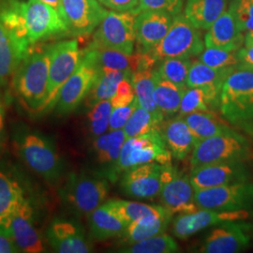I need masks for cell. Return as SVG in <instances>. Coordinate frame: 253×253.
<instances>
[{
  "label": "cell",
  "instance_id": "6da1fadb",
  "mask_svg": "<svg viewBox=\"0 0 253 253\" xmlns=\"http://www.w3.org/2000/svg\"><path fill=\"white\" fill-rule=\"evenodd\" d=\"M14 145L22 161L38 175L50 183L61 178L63 160L48 137L29 128H21L14 136Z\"/></svg>",
  "mask_w": 253,
  "mask_h": 253
},
{
  "label": "cell",
  "instance_id": "7a4b0ae2",
  "mask_svg": "<svg viewBox=\"0 0 253 253\" xmlns=\"http://www.w3.org/2000/svg\"><path fill=\"white\" fill-rule=\"evenodd\" d=\"M50 68V49L32 51L19 65L12 76L15 93L24 105L40 114L45 100Z\"/></svg>",
  "mask_w": 253,
  "mask_h": 253
},
{
  "label": "cell",
  "instance_id": "3957f363",
  "mask_svg": "<svg viewBox=\"0 0 253 253\" xmlns=\"http://www.w3.org/2000/svg\"><path fill=\"white\" fill-rule=\"evenodd\" d=\"M222 117L234 124L253 119V69L238 64L223 82L219 96Z\"/></svg>",
  "mask_w": 253,
  "mask_h": 253
},
{
  "label": "cell",
  "instance_id": "277c9868",
  "mask_svg": "<svg viewBox=\"0 0 253 253\" xmlns=\"http://www.w3.org/2000/svg\"><path fill=\"white\" fill-rule=\"evenodd\" d=\"M172 158L161 129H154L145 134L126 138L118 162L107 177L110 180H117L120 174L130 168L145 163L170 164Z\"/></svg>",
  "mask_w": 253,
  "mask_h": 253
},
{
  "label": "cell",
  "instance_id": "5b68a950",
  "mask_svg": "<svg viewBox=\"0 0 253 253\" xmlns=\"http://www.w3.org/2000/svg\"><path fill=\"white\" fill-rule=\"evenodd\" d=\"M110 184L106 175L72 172L60 190L64 203L80 216H88L108 197Z\"/></svg>",
  "mask_w": 253,
  "mask_h": 253
},
{
  "label": "cell",
  "instance_id": "8992f818",
  "mask_svg": "<svg viewBox=\"0 0 253 253\" xmlns=\"http://www.w3.org/2000/svg\"><path fill=\"white\" fill-rule=\"evenodd\" d=\"M251 155L249 142L232 130L198 141L191 152L190 167L194 170L209 164L244 162Z\"/></svg>",
  "mask_w": 253,
  "mask_h": 253
},
{
  "label": "cell",
  "instance_id": "52a82bcc",
  "mask_svg": "<svg viewBox=\"0 0 253 253\" xmlns=\"http://www.w3.org/2000/svg\"><path fill=\"white\" fill-rule=\"evenodd\" d=\"M205 47L199 29L180 13L173 17L172 26L163 40L145 53L158 62L170 57L190 58L202 54Z\"/></svg>",
  "mask_w": 253,
  "mask_h": 253
},
{
  "label": "cell",
  "instance_id": "ba28073f",
  "mask_svg": "<svg viewBox=\"0 0 253 253\" xmlns=\"http://www.w3.org/2000/svg\"><path fill=\"white\" fill-rule=\"evenodd\" d=\"M50 49L49 79L45 100L40 114L54 110L59 92L66 82L73 75L83 59V51L80 50L76 40L64 41Z\"/></svg>",
  "mask_w": 253,
  "mask_h": 253
},
{
  "label": "cell",
  "instance_id": "9c48e42d",
  "mask_svg": "<svg viewBox=\"0 0 253 253\" xmlns=\"http://www.w3.org/2000/svg\"><path fill=\"white\" fill-rule=\"evenodd\" d=\"M136 14L133 11L110 10L95 29L87 48H104L134 53Z\"/></svg>",
  "mask_w": 253,
  "mask_h": 253
},
{
  "label": "cell",
  "instance_id": "30bf717a",
  "mask_svg": "<svg viewBox=\"0 0 253 253\" xmlns=\"http://www.w3.org/2000/svg\"><path fill=\"white\" fill-rule=\"evenodd\" d=\"M175 170L172 163L138 165L122 173L120 189L124 194L136 199H157L161 195L163 185Z\"/></svg>",
  "mask_w": 253,
  "mask_h": 253
},
{
  "label": "cell",
  "instance_id": "8fae6325",
  "mask_svg": "<svg viewBox=\"0 0 253 253\" xmlns=\"http://www.w3.org/2000/svg\"><path fill=\"white\" fill-rule=\"evenodd\" d=\"M27 39L30 45L54 36H69L68 27L59 10L40 2H22Z\"/></svg>",
  "mask_w": 253,
  "mask_h": 253
},
{
  "label": "cell",
  "instance_id": "7c38bea8",
  "mask_svg": "<svg viewBox=\"0 0 253 253\" xmlns=\"http://www.w3.org/2000/svg\"><path fill=\"white\" fill-rule=\"evenodd\" d=\"M194 198L199 209L217 211L247 209L253 205V183L245 181L196 190Z\"/></svg>",
  "mask_w": 253,
  "mask_h": 253
},
{
  "label": "cell",
  "instance_id": "4fadbf2b",
  "mask_svg": "<svg viewBox=\"0 0 253 253\" xmlns=\"http://www.w3.org/2000/svg\"><path fill=\"white\" fill-rule=\"evenodd\" d=\"M60 13L69 36H87L94 32L108 10L96 0H61Z\"/></svg>",
  "mask_w": 253,
  "mask_h": 253
},
{
  "label": "cell",
  "instance_id": "5bb4252c",
  "mask_svg": "<svg viewBox=\"0 0 253 253\" xmlns=\"http://www.w3.org/2000/svg\"><path fill=\"white\" fill-rule=\"evenodd\" d=\"M98 74L99 70L83 57L78 68L59 92L54 109L55 114L67 116L78 108L82 101L87 97Z\"/></svg>",
  "mask_w": 253,
  "mask_h": 253
},
{
  "label": "cell",
  "instance_id": "9a60e30c",
  "mask_svg": "<svg viewBox=\"0 0 253 253\" xmlns=\"http://www.w3.org/2000/svg\"><path fill=\"white\" fill-rule=\"evenodd\" d=\"M250 213L246 209L233 211H217L212 209H198L190 214H180L172 221V235L179 239H187L200 231L210 226L225 222L246 220Z\"/></svg>",
  "mask_w": 253,
  "mask_h": 253
},
{
  "label": "cell",
  "instance_id": "2e32d148",
  "mask_svg": "<svg viewBox=\"0 0 253 253\" xmlns=\"http://www.w3.org/2000/svg\"><path fill=\"white\" fill-rule=\"evenodd\" d=\"M5 225L8 227L20 253L45 252V244L41 233L37 229L34 210L28 200L25 199L19 204Z\"/></svg>",
  "mask_w": 253,
  "mask_h": 253
},
{
  "label": "cell",
  "instance_id": "e0dca14e",
  "mask_svg": "<svg viewBox=\"0 0 253 253\" xmlns=\"http://www.w3.org/2000/svg\"><path fill=\"white\" fill-rule=\"evenodd\" d=\"M190 177L191 185L196 191L249 181L250 171L244 162H227L205 165L191 170Z\"/></svg>",
  "mask_w": 253,
  "mask_h": 253
},
{
  "label": "cell",
  "instance_id": "ac0fdd59",
  "mask_svg": "<svg viewBox=\"0 0 253 253\" xmlns=\"http://www.w3.org/2000/svg\"><path fill=\"white\" fill-rule=\"evenodd\" d=\"M83 57L94 65L99 71L111 69L118 71H136L152 69L156 61L145 52L126 54L118 50L104 48H86L83 51Z\"/></svg>",
  "mask_w": 253,
  "mask_h": 253
},
{
  "label": "cell",
  "instance_id": "d6986e66",
  "mask_svg": "<svg viewBox=\"0 0 253 253\" xmlns=\"http://www.w3.org/2000/svg\"><path fill=\"white\" fill-rule=\"evenodd\" d=\"M46 239L56 253H87L93 250L81 225L69 219H54L46 231Z\"/></svg>",
  "mask_w": 253,
  "mask_h": 253
},
{
  "label": "cell",
  "instance_id": "ffe728a7",
  "mask_svg": "<svg viewBox=\"0 0 253 253\" xmlns=\"http://www.w3.org/2000/svg\"><path fill=\"white\" fill-rule=\"evenodd\" d=\"M250 225L225 222L212 230L198 252L203 253H235L244 251L251 242Z\"/></svg>",
  "mask_w": 253,
  "mask_h": 253
},
{
  "label": "cell",
  "instance_id": "44dd1931",
  "mask_svg": "<svg viewBox=\"0 0 253 253\" xmlns=\"http://www.w3.org/2000/svg\"><path fill=\"white\" fill-rule=\"evenodd\" d=\"M190 175L178 172L176 169L172 176L163 185L160 195L162 206L172 215L190 214L199 208L194 198Z\"/></svg>",
  "mask_w": 253,
  "mask_h": 253
},
{
  "label": "cell",
  "instance_id": "7402d4cb",
  "mask_svg": "<svg viewBox=\"0 0 253 253\" xmlns=\"http://www.w3.org/2000/svg\"><path fill=\"white\" fill-rule=\"evenodd\" d=\"M173 17L161 10H145L136 15V42L147 52L157 45L168 33Z\"/></svg>",
  "mask_w": 253,
  "mask_h": 253
},
{
  "label": "cell",
  "instance_id": "603a6c76",
  "mask_svg": "<svg viewBox=\"0 0 253 253\" xmlns=\"http://www.w3.org/2000/svg\"><path fill=\"white\" fill-rule=\"evenodd\" d=\"M233 68L214 69L201 61L191 62L187 86L199 87L205 91L208 103L214 111L219 107V96L223 82Z\"/></svg>",
  "mask_w": 253,
  "mask_h": 253
},
{
  "label": "cell",
  "instance_id": "cb8c5ba5",
  "mask_svg": "<svg viewBox=\"0 0 253 253\" xmlns=\"http://www.w3.org/2000/svg\"><path fill=\"white\" fill-rule=\"evenodd\" d=\"M244 42V33L237 26L236 20L230 8L208 28L205 36L206 48L238 51Z\"/></svg>",
  "mask_w": 253,
  "mask_h": 253
},
{
  "label": "cell",
  "instance_id": "d4e9b609",
  "mask_svg": "<svg viewBox=\"0 0 253 253\" xmlns=\"http://www.w3.org/2000/svg\"><path fill=\"white\" fill-rule=\"evenodd\" d=\"M161 131L172 158L177 161L186 159L197 143L185 119L179 116L164 119Z\"/></svg>",
  "mask_w": 253,
  "mask_h": 253
},
{
  "label": "cell",
  "instance_id": "484cf974",
  "mask_svg": "<svg viewBox=\"0 0 253 253\" xmlns=\"http://www.w3.org/2000/svg\"><path fill=\"white\" fill-rule=\"evenodd\" d=\"M30 50V47L22 44L0 23V86L13 76Z\"/></svg>",
  "mask_w": 253,
  "mask_h": 253
},
{
  "label": "cell",
  "instance_id": "4316f807",
  "mask_svg": "<svg viewBox=\"0 0 253 253\" xmlns=\"http://www.w3.org/2000/svg\"><path fill=\"white\" fill-rule=\"evenodd\" d=\"M173 215L169 211L163 214L148 215L130 222L121 235L122 243L132 244L154 235L165 233L172 222Z\"/></svg>",
  "mask_w": 253,
  "mask_h": 253
},
{
  "label": "cell",
  "instance_id": "83f0119b",
  "mask_svg": "<svg viewBox=\"0 0 253 253\" xmlns=\"http://www.w3.org/2000/svg\"><path fill=\"white\" fill-rule=\"evenodd\" d=\"M87 217L90 236L97 241H105L121 236L127 226L105 204L96 208Z\"/></svg>",
  "mask_w": 253,
  "mask_h": 253
},
{
  "label": "cell",
  "instance_id": "f1b7e54d",
  "mask_svg": "<svg viewBox=\"0 0 253 253\" xmlns=\"http://www.w3.org/2000/svg\"><path fill=\"white\" fill-rule=\"evenodd\" d=\"M228 0H188L185 16L198 29H208L227 9Z\"/></svg>",
  "mask_w": 253,
  "mask_h": 253
},
{
  "label": "cell",
  "instance_id": "f546056e",
  "mask_svg": "<svg viewBox=\"0 0 253 253\" xmlns=\"http://www.w3.org/2000/svg\"><path fill=\"white\" fill-rule=\"evenodd\" d=\"M132 73L129 71L100 70L96 81L85 98L86 106L91 107L101 100H111L116 95L120 82L127 77H131Z\"/></svg>",
  "mask_w": 253,
  "mask_h": 253
},
{
  "label": "cell",
  "instance_id": "4dcf8cb0",
  "mask_svg": "<svg viewBox=\"0 0 253 253\" xmlns=\"http://www.w3.org/2000/svg\"><path fill=\"white\" fill-rule=\"evenodd\" d=\"M158 73L152 69H144L132 73L131 83L139 105L153 114L156 118L164 120L154 99V91Z\"/></svg>",
  "mask_w": 253,
  "mask_h": 253
},
{
  "label": "cell",
  "instance_id": "1f68e13d",
  "mask_svg": "<svg viewBox=\"0 0 253 253\" xmlns=\"http://www.w3.org/2000/svg\"><path fill=\"white\" fill-rule=\"evenodd\" d=\"M126 140V134L123 128L111 131L108 130L94 139L93 151L98 163L109 167L105 174L106 176L118 162L121 148Z\"/></svg>",
  "mask_w": 253,
  "mask_h": 253
},
{
  "label": "cell",
  "instance_id": "d6a6232c",
  "mask_svg": "<svg viewBox=\"0 0 253 253\" xmlns=\"http://www.w3.org/2000/svg\"><path fill=\"white\" fill-rule=\"evenodd\" d=\"M187 88V86H180L172 82L164 80L158 74L154 99L164 119L172 118L178 113L181 100Z\"/></svg>",
  "mask_w": 253,
  "mask_h": 253
},
{
  "label": "cell",
  "instance_id": "836d02e7",
  "mask_svg": "<svg viewBox=\"0 0 253 253\" xmlns=\"http://www.w3.org/2000/svg\"><path fill=\"white\" fill-rule=\"evenodd\" d=\"M196 141L232 131L214 112H196L183 117Z\"/></svg>",
  "mask_w": 253,
  "mask_h": 253
},
{
  "label": "cell",
  "instance_id": "e575fe53",
  "mask_svg": "<svg viewBox=\"0 0 253 253\" xmlns=\"http://www.w3.org/2000/svg\"><path fill=\"white\" fill-rule=\"evenodd\" d=\"M26 199L18 181L0 170V223L5 224L19 204Z\"/></svg>",
  "mask_w": 253,
  "mask_h": 253
},
{
  "label": "cell",
  "instance_id": "d590c367",
  "mask_svg": "<svg viewBox=\"0 0 253 253\" xmlns=\"http://www.w3.org/2000/svg\"><path fill=\"white\" fill-rule=\"evenodd\" d=\"M104 204L111 208L126 225L140 217L163 214L168 211L163 206H150L126 200H109Z\"/></svg>",
  "mask_w": 253,
  "mask_h": 253
},
{
  "label": "cell",
  "instance_id": "8d00e7d4",
  "mask_svg": "<svg viewBox=\"0 0 253 253\" xmlns=\"http://www.w3.org/2000/svg\"><path fill=\"white\" fill-rule=\"evenodd\" d=\"M178 244L172 236L163 233L132 244L124 245L119 252L125 253H172L178 252Z\"/></svg>",
  "mask_w": 253,
  "mask_h": 253
},
{
  "label": "cell",
  "instance_id": "74e56055",
  "mask_svg": "<svg viewBox=\"0 0 253 253\" xmlns=\"http://www.w3.org/2000/svg\"><path fill=\"white\" fill-rule=\"evenodd\" d=\"M163 120L156 118L153 114L142 108L139 104L126 121L123 130L126 138L145 134L154 129H161Z\"/></svg>",
  "mask_w": 253,
  "mask_h": 253
},
{
  "label": "cell",
  "instance_id": "f35d334b",
  "mask_svg": "<svg viewBox=\"0 0 253 253\" xmlns=\"http://www.w3.org/2000/svg\"><path fill=\"white\" fill-rule=\"evenodd\" d=\"M159 62L160 65L156 71L161 78L180 86H187V78L191 65L190 58L170 57Z\"/></svg>",
  "mask_w": 253,
  "mask_h": 253
},
{
  "label": "cell",
  "instance_id": "ab89813d",
  "mask_svg": "<svg viewBox=\"0 0 253 253\" xmlns=\"http://www.w3.org/2000/svg\"><path fill=\"white\" fill-rule=\"evenodd\" d=\"M113 111L111 100H101L89 107L87 113V125L94 138L108 131L109 121Z\"/></svg>",
  "mask_w": 253,
  "mask_h": 253
},
{
  "label": "cell",
  "instance_id": "60d3db41",
  "mask_svg": "<svg viewBox=\"0 0 253 253\" xmlns=\"http://www.w3.org/2000/svg\"><path fill=\"white\" fill-rule=\"evenodd\" d=\"M200 61L214 69L233 68L240 64L238 51L207 48L200 54Z\"/></svg>",
  "mask_w": 253,
  "mask_h": 253
},
{
  "label": "cell",
  "instance_id": "b9f144b4",
  "mask_svg": "<svg viewBox=\"0 0 253 253\" xmlns=\"http://www.w3.org/2000/svg\"><path fill=\"white\" fill-rule=\"evenodd\" d=\"M196 112H213L208 103L205 91L199 87H188L182 98L179 117H186Z\"/></svg>",
  "mask_w": 253,
  "mask_h": 253
},
{
  "label": "cell",
  "instance_id": "7bdbcfd3",
  "mask_svg": "<svg viewBox=\"0 0 253 253\" xmlns=\"http://www.w3.org/2000/svg\"><path fill=\"white\" fill-rule=\"evenodd\" d=\"M230 9L245 39L253 41V0H233Z\"/></svg>",
  "mask_w": 253,
  "mask_h": 253
},
{
  "label": "cell",
  "instance_id": "ee69618b",
  "mask_svg": "<svg viewBox=\"0 0 253 253\" xmlns=\"http://www.w3.org/2000/svg\"><path fill=\"white\" fill-rule=\"evenodd\" d=\"M183 9V0H139L135 9L136 15L145 10H161L172 16L180 14Z\"/></svg>",
  "mask_w": 253,
  "mask_h": 253
},
{
  "label": "cell",
  "instance_id": "f6af8a7d",
  "mask_svg": "<svg viewBox=\"0 0 253 253\" xmlns=\"http://www.w3.org/2000/svg\"><path fill=\"white\" fill-rule=\"evenodd\" d=\"M138 104L139 103L135 97V99L130 104L113 109L109 121V131L122 129Z\"/></svg>",
  "mask_w": 253,
  "mask_h": 253
},
{
  "label": "cell",
  "instance_id": "bcb514c9",
  "mask_svg": "<svg viewBox=\"0 0 253 253\" xmlns=\"http://www.w3.org/2000/svg\"><path fill=\"white\" fill-rule=\"evenodd\" d=\"M135 99V93L131 83V77L125 78L118 84L116 95L111 99L113 109L130 104Z\"/></svg>",
  "mask_w": 253,
  "mask_h": 253
},
{
  "label": "cell",
  "instance_id": "7dc6e473",
  "mask_svg": "<svg viewBox=\"0 0 253 253\" xmlns=\"http://www.w3.org/2000/svg\"><path fill=\"white\" fill-rule=\"evenodd\" d=\"M20 253L8 227L0 223V253Z\"/></svg>",
  "mask_w": 253,
  "mask_h": 253
},
{
  "label": "cell",
  "instance_id": "c3c4849f",
  "mask_svg": "<svg viewBox=\"0 0 253 253\" xmlns=\"http://www.w3.org/2000/svg\"><path fill=\"white\" fill-rule=\"evenodd\" d=\"M103 6L112 10L132 11L135 9L139 0H99Z\"/></svg>",
  "mask_w": 253,
  "mask_h": 253
},
{
  "label": "cell",
  "instance_id": "681fc988",
  "mask_svg": "<svg viewBox=\"0 0 253 253\" xmlns=\"http://www.w3.org/2000/svg\"><path fill=\"white\" fill-rule=\"evenodd\" d=\"M238 56L240 63L247 65L253 69V42L250 41H245L244 47L238 50Z\"/></svg>",
  "mask_w": 253,
  "mask_h": 253
},
{
  "label": "cell",
  "instance_id": "f907efd6",
  "mask_svg": "<svg viewBox=\"0 0 253 253\" xmlns=\"http://www.w3.org/2000/svg\"><path fill=\"white\" fill-rule=\"evenodd\" d=\"M5 141V110L0 102V150Z\"/></svg>",
  "mask_w": 253,
  "mask_h": 253
},
{
  "label": "cell",
  "instance_id": "816d5d0a",
  "mask_svg": "<svg viewBox=\"0 0 253 253\" xmlns=\"http://www.w3.org/2000/svg\"><path fill=\"white\" fill-rule=\"evenodd\" d=\"M40 2H42L44 4H47L51 7H53L57 10H60V6H61V0H38Z\"/></svg>",
  "mask_w": 253,
  "mask_h": 253
},
{
  "label": "cell",
  "instance_id": "f5cc1de1",
  "mask_svg": "<svg viewBox=\"0 0 253 253\" xmlns=\"http://www.w3.org/2000/svg\"><path fill=\"white\" fill-rule=\"evenodd\" d=\"M245 41H250V42H253V41H252V40H249V39H245Z\"/></svg>",
  "mask_w": 253,
  "mask_h": 253
}]
</instances>
